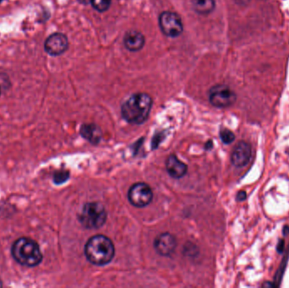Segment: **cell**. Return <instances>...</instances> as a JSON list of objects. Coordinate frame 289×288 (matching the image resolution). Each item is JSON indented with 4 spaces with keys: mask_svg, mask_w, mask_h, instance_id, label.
Returning a JSON list of instances; mask_svg holds the SVG:
<instances>
[{
    "mask_svg": "<svg viewBox=\"0 0 289 288\" xmlns=\"http://www.w3.org/2000/svg\"><path fill=\"white\" fill-rule=\"evenodd\" d=\"M283 233L286 236L289 233V226H285V227H283Z\"/></svg>",
    "mask_w": 289,
    "mask_h": 288,
    "instance_id": "obj_22",
    "label": "cell"
},
{
    "mask_svg": "<svg viewBox=\"0 0 289 288\" xmlns=\"http://www.w3.org/2000/svg\"><path fill=\"white\" fill-rule=\"evenodd\" d=\"M69 39L61 33L51 34L44 42V50L48 55L57 57L64 54L69 49Z\"/></svg>",
    "mask_w": 289,
    "mask_h": 288,
    "instance_id": "obj_8",
    "label": "cell"
},
{
    "mask_svg": "<svg viewBox=\"0 0 289 288\" xmlns=\"http://www.w3.org/2000/svg\"><path fill=\"white\" fill-rule=\"evenodd\" d=\"M153 197L152 190L149 185L138 183L133 185L128 190V201L135 207H144L151 203Z\"/></svg>",
    "mask_w": 289,
    "mask_h": 288,
    "instance_id": "obj_7",
    "label": "cell"
},
{
    "mask_svg": "<svg viewBox=\"0 0 289 288\" xmlns=\"http://www.w3.org/2000/svg\"><path fill=\"white\" fill-rule=\"evenodd\" d=\"M124 45L130 52H138L142 50L145 44V38L141 32L130 30L124 36Z\"/></svg>",
    "mask_w": 289,
    "mask_h": 288,
    "instance_id": "obj_11",
    "label": "cell"
},
{
    "mask_svg": "<svg viewBox=\"0 0 289 288\" xmlns=\"http://www.w3.org/2000/svg\"><path fill=\"white\" fill-rule=\"evenodd\" d=\"M80 134L85 139H87L93 145L98 144L102 138L101 129L93 123L83 124L80 129Z\"/></svg>",
    "mask_w": 289,
    "mask_h": 288,
    "instance_id": "obj_13",
    "label": "cell"
},
{
    "mask_svg": "<svg viewBox=\"0 0 289 288\" xmlns=\"http://www.w3.org/2000/svg\"><path fill=\"white\" fill-rule=\"evenodd\" d=\"M209 101L218 108L231 107L237 101V95L227 85H216L209 91Z\"/></svg>",
    "mask_w": 289,
    "mask_h": 288,
    "instance_id": "obj_6",
    "label": "cell"
},
{
    "mask_svg": "<svg viewBox=\"0 0 289 288\" xmlns=\"http://www.w3.org/2000/svg\"><path fill=\"white\" fill-rule=\"evenodd\" d=\"M158 24L161 32L164 36L176 38L183 32V24L181 17L172 11H163L158 18Z\"/></svg>",
    "mask_w": 289,
    "mask_h": 288,
    "instance_id": "obj_5",
    "label": "cell"
},
{
    "mask_svg": "<svg viewBox=\"0 0 289 288\" xmlns=\"http://www.w3.org/2000/svg\"><path fill=\"white\" fill-rule=\"evenodd\" d=\"M0 94H1V87H0Z\"/></svg>",
    "mask_w": 289,
    "mask_h": 288,
    "instance_id": "obj_24",
    "label": "cell"
},
{
    "mask_svg": "<svg viewBox=\"0 0 289 288\" xmlns=\"http://www.w3.org/2000/svg\"><path fill=\"white\" fill-rule=\"evenodd\" d=\"M107 220V211L98 202H89L84 205L79 215V220L88 229H97L103 227Z\"/></svg>",
    "mask_w": 289,
    "mask_h": 288,
    "instance_id": "obj_4",
    "label": "cell"
},
{
    "mask_svg": "<svg viewBox=\"0 0 289 288\" xmlns=\"http://www.w3.org/2000/svg\"><path fill=\"white\" fill-rule=\"evenodd\" d=\"M194 11L200 16H207L214 11L216 8L215 0H192Z\"/></svg>",
    "mask_w": 289,
    "mask_h": 288,
    "instance_id": "obj_14",
    "label": "cell"
},
{
    "mask_svg": "<svg viewBox=\"0 0 289 288\" xmlns=\"http://www.w3.org/2000/svg\"><path fill=\"white\" fill-rule=\"evenodd\" d=\"M246 198H247V194H246V192L245 191H239L237 194V201H244L246 200Z\"/></svg>",
    "mask_w": 289,
    "mask_h": 288,
    "instance_id": "obj_20",
    "label": "cell"
},
{
    "mask_svg": "<svg viewBox=\"0 0 289 288\" xmlns=\"http://www.w3.org/2000/svg\"><path fill=\"white\" fill-rule=\"evenodd\" d=\"M85 254L91 264L105 266L113 259L115 248L108 237L96 235L88 240L85 247Z\"/></svg>",
    "mask_w": 289,
    "mask_h": 288,
    "instance_id": "obj_2",
    "label": "cell"
},
{
    "mask_svg": "<svg viewBox=\"0 0 289 288\" xmlns=\"http://www.w3.org/2000/svg\"><path fill=\"white\" fill-rule=\"evenodd\" d=\"M289 250L288 252H287L286 255L284 257V259H283V262L281 264V266H280L279 269L277 270V271H276V275H275V277H274V285L275 287H278L280 285V283L282 282V279H283V274H284V271H285V269H286L287 264H288V259H289Z\"/></svg>",
    "mask_w": 289,
    "mask_h": 288,
    "instance_id": "obj_16",
    "label": "cell"
},
{
    "mask_svg": "<svg viewBox=\"0 0 289 288\" xmlns=\"http://www.w3.org/2000/svg\"><path fill=\"white\" fill-rule=\"evenodd\" d=\"M166 169L171 177L181 178L186 174L188 167L185 163L177 158L176 155H171L166 162Z\"/></svg>",
    "mask_w": 289,
    "mask_h": 288,
    "instance_id": "obj_12",
    "label": "cell"
},
{
    "mask_svg": "<svg viewBox=\"0 0 289 288\" xmlns=\"http://www.w3.org/2000/svg\"><path fill=\"white\" fill-rule=\"evenodd\" d=\"M90 2L94 10L100 13H103L109 10L112 0H90Z\"/></svg>",
    "mask_w": 289,
    "mask_h": 288,
    "instance_id": "obj_15",
    "label": "cell"
},
{
    "mask_svg": "<svg viewBox=\"0 0 289 288\" xmlns=\"http://www.w3.org/2000/svg\"><path fill=\"white\" fill-rule=\"evenodd\" d=\"M176 246L175 237L168 233H162L154 242L155 250L162 256L171 255L174 252Z\"/></svg>",
    "mask_w": 289,
    "mask_h": 288,
    "instance_id": "obj_10",
    "label": "cell"
},
{
    "mask_svg": "<svg viewBox=\"0 0 289 288\" xmlns=\"http://www.w3.org/2000/svg\"><path fill=\"white\" fill-rule=\"evenodd\" d=\"M264 288H276L273 282H266L265 284H263Z\"/></svg>",
    "mask_w": 289,
    "mask_h": 288,
    "instance_id": "obj_21",
    "label": "cell"
},
{
    "mask_svg": "<svg viewBox=\"0 0 289 288\" xmlns=\"http://www.w3.org/2000/svg\"><path fill=\"white\" fill-rule=\"evenodd\" d=\"M11 254L16 262L27 267L38 266L43 258L38 243L26 237L18 238L13 243Z\"/></svg>",
    "mask_w": 289,
    "mask_h": 288,
    "instance_id": "obj_3",
    "label": "cell"
},
{
    "mask_svg": "<svg viewBox=\"0 0 289 288\" xmlns=\"http://www.w3.org/2000/svg\"><path fill=\"white\" fill-rule=\"evenodd\" d=\"M220 138L224 144L229 145L235 141V135L232 132L231 130L223 129L220 131Z\"/></svg>",
    "mask_w": 289,
    "mask_h": 288,
    "instance_id": "obj_17",
    "label": "cell"
},
{
    "mask_svg": "<svg viewBox=\"0 0 289 288\" xmlns=\"http://www.w3.org/2000/svg\"><path fill=\"white\" fill-rule=\"evenodd\" d=\"M3 0H0V3H3Z\"/></svg>",
    "mask_w": 289,
    "mask_h": 288,
    "instance_id": "obj_23",
    "label": "cell"
},
{
    "mask_svg": "<svg viewBox=\"0 0 289 288\" xmlns=\"http://www.w3.org/2000/svg\"><path fill=\"white\" fill-rule=\"evenodd\" d=\"M252 151L249 143L240 141L235 146L231 155L232 164L236 168H244L251 161Z\"/></svg>",
    "mask_w": 289,
    "mask_h": 288,
    "instance_id": "obj_9",
    "label": "cell"
},
{
    "mask_svg": "<svg viewBox=\"0 0 289 288\" xmlns=\"http://www.w3.org/2000/svg\"><path fill=\"white\" fill-rule=\"evenodd\" d=\"M152 98L146 93L132 95L121 107V114L128 123L142 124L151 113Z\"/></svg>",
    "mask_w": 289,
    "mask_h": 288,
    "instance_id": "obj_1",
    "label": "cell"
},
{
    "mask_svg": "<svg viewBox=\"0 0 289 288\" xmlns=\"http://www.w3.org/2000/svg\"><path fill=\"white\" fill-rule=\"evenodd\" d=\"M284 249H285V242L283 239H280L279 242L277 243V246H276V250L279 254H283Z\"/></svg>",
    "mask_w": 289,
    "mask_h": 288,
    "instance_id": "obj_19",
    "label": "cell"
},
{
    "mask_svg": "<svg viewBox=\"0 0 289 288\" xmlns=\"http://www.w3.org/2000/svg\"><path fill=\"white\" fill-rule=\"evenodd\" d=\"M70 177V173L67 171H58L56 172L54 177V181L56 185H61L65 181H67Z\"/></svg>",
    "mask_w": 289,
    "mask_h": 288,
    "instance_id": "obj_18",
    "label": "cell"
}]
</instances>
